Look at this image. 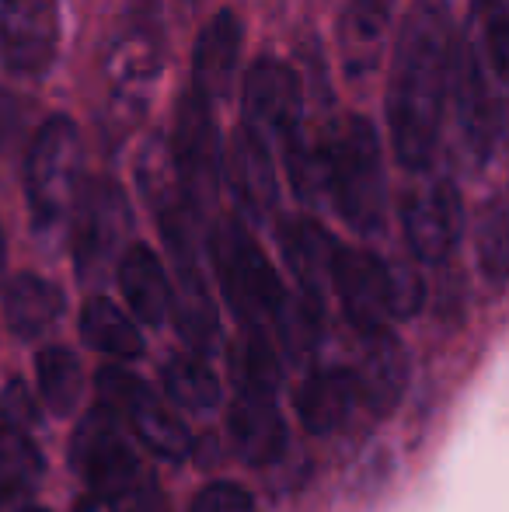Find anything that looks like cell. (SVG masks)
Segmentation results:
<instances>
[{
    "instance_id": "1",
    "label": "cell",
    "mask_w": 509,
    "mask_h": 512,
    "mask_svg": "<svg viewBox=\"0 0 509 512\" xmlns=\"http://www.w3.org/2000/svg\"><path fill=\"white\" fill-rule=\"evenodd\" d=\"M454 67V21L443 0H415L394 46L387 122L401 168L422 171L436 150Z\"/></svg>"
},
{
    "instance_id": "2",
    "label": "cell",
    "mask_w": 509,
    "mask_h": 512,
    "mask_svg": "<svg viewBox=\"0 0 509 512\" xmlns=\"http://www.w3.org/2000/svg\"><path fill=\"white\" fill-rule=\"evenodd\" d=\"M245 126L255 129L265 143L283 147L297 196L314 199L325 189L321 154L304 140V95L300 81L286 63L258 60L245 81Z\"/></svg>"
},
{
    "instance_id": "3",
    "label": "cell",
    "mask_w": 509,
    "mask_h": 512,
    "mask_svg": "<svg viewBox=\"0 0 509 512\" xmlns=\"http://www.w3.org/2000/svg\"><path fill=\"white\" fill-rule=\"evenodd\" d=\"M74 471L109 512H157V485L123 436V418L98 401L81 418L70 446Z\"/></svg>"
},
{
    "instance_id": "4",
    "label": "cell",
    "mask_w": 509,
    "mask_h": 512,
    "mask_svg": "<svg viewBox=\"0 0 509 512\" xmlns=\"http://www.w3.org/2000/svg\"><path fill=\"white\" fill-rule=\"evenodd\" d=\"M325 189L339 216L356 234H377L384 223V168L381 143L363 115H349L321 154Z\"/></svg>"
},
{
    "instance_id": "5",
    "label": "cell",
    "mask_w": 509,
    "mask_h": 512,
    "mask_svg": "<svg viewBox=\"0 0 509 512\" xmlns=\"http://www.w3.org/2000/svg\"><path fill=\"white\" fill-rule=\"evenodd\" d=\"M81 133L74 119L53 115L35 133L25 161V199L32 227L39 234H56L77 206L81 189Z\"/></svg>"
},
{
    "instance_id": "6",
    "label": "cell",
    "mask_w": 509,
    "mask_h": 512,
    "mask_svg": "<svg viewBox=\"0 0 509 512\" xmlns=\"http://www.w3.org/2000/svg\"><path fill=\"white\" fill-rule=\"evenodd\" d=\"M210 258L213 269H217L220 290L227 297V307L238 314L245 328L258 331L265 321L279 324L290 300H286V290L279 283L276 269L269 265V258L262 255V248L238 220H220L213 227Z\"/></svg>"
},
{
    "instance_id": "7",
    "label": "cell",
    "mask_w": 509,
    "mask_h": 512,
    "mask_svg": "<svg viewBox=\"0 0 509 512\" xmlns=\"http://www.w3.org/2000/svg\"><path fill=\"white\" fill-rule=\"evenodd\" d=\"M98 401L116 411L154 457L178 464L192 453V432L182 422V415L171 411L140 377L126 373L123 366H105L98 373Z\"/></svg>"
},
{
    "instance_id": "8",
    "label": "cell",
    "mask_w": 509,
    "mask_h": 512,
    "mask_svg": "<svg viewBox=\"0 0 509 512\" xmlns=\"http://www.w3.org/2000/svg\"><path fill=\"white\" fill-rule=\"evenodd\" d=\"M457 143L461 157L471 168H482L496 150L499 136L506 133L509 91L468 49H457Z\"/></svg>"
},
{
    "instance_id": "9",
    "label": "cell",
    "mask_w": 509,
    "mask_h": 512,
    "mask_svg": "<svg viewBox=\"0 0 509 512\" xmlns=\"http://www.w3.org/2000/svg\"><path fill=\"white\" fill-rule=\"evenodd\" d=\"M171 164H175L185 203L196 209V216H203V209L217 196L220 140H217V126H213V115H210V98H203L196 88L178 98Z\"/></svg>"
},
{
    "instance_id": "10",
    "label": "cell",
    "mask_w": 509,
    "mask_h": 512,
    "mask_svg": "<svg viewBox=\"0 0 509 512\" xmlns=\"http://www.w3.org/2000/svg\"><path fill=\"white\" fill-rule=\"evenodd\" d=\"M60 49L56 0H0V60L18 77H42Z\"/></svg>"
},
{
    "instance_id": "11",
    "label": "cell",
    "mask_w": 509,
    "mask_h": 512,
    "mask_svg": "<svg viewBox=\"0 0 509 512\" xmlns=\"http://www.w3.org/2000/svg\"><path fill=\"white\" fill-rule=\"evenodd\" d=\"M129 234V203L112 178H95L77 196L74 223V262L84 279L98 276L116 258Z\"/></svg>"
},
{
    "instance_id": "12",
    "label": "cell",
    "mask_w": 509,
    "mask_h": 512,
    "mask_svg": "<svg viewBox=\"0 0 509 512\" xmlns=\"http://www.w3.org/2000/svg\"><path fill=\"white\" fill-rule=\"evenodd\" d=\"M332 286L349 324L360 335L387 331L391 321V265L381 262L374 251L339 248L332 262Z\"/></svg>"
},
{
    "instance_id": "13",
    "label": "cell",
    "mask_w": 509,
    "mask_h": 512,
    "mask_svg": "<svg viewBox=\"0 0 509 512\" xmlns=\"http://www.w3.org/2000/svg\"><path fill=\"white\" fill-rule=\"evenodd\" d=\"M401 223H405L408 248L415 251V258L429 265L447 262L454 255L457 241H461L464 227L457 185L450 178H436V182L415 189L401 206Z\"/></svg>"
},
{
    "instance_id": "14",
    "label": "cell",
    "mask_w": 509,
    "mask_h": 512,
    "mask_svg": "<svg viewBox=\"0 0 509 512\" xmlns=\"http://www.w3.org/2000/svg\"><path fill=\"white\" fill-rule=\"evenodd\" d=\"M227 432H231L234 453L248 467H272L286 457L290 429L276 398L265 391H238L231 411H227Z\"/></svg>"
},
{
    "instance_id": "15",
    "label": "cell",
    "mask_w": 509,
    "mask_h": 512,
    "mask_svg": "<svg viewBox=\"0 0 509 512\" xmlns=\"http://www.w3.org/2000/svg\"><path fill=\"white\" fill-rule=\"evenodd\" d=\"M161 70V35L147 18H136L116 39L109 53V81L116 105L126 112H143L150 88Z\"/></svg>"
},
{
    "instance_id": "16",
    "label": "cell",
    "mask_w": 509,
    "mask_h": 512,
    "mask_svg": "<svg viewBox=\"0 0 509 512\" xmlns=\"http://www.w3.org/2000/svg\"><path fill=\"white\" fill-rule=\"evenodd\" d=\"M227 185H231L238 206L252 220H265L276 206V171L265 150V140L255 129H238L227 150Z\"/></svg>"
},
{
    "instance_id": "17",
    "label": "cell",
    "mask_w": 509,
    "mask_h": 512,
    "mask_svg": "<svg viewBox=\"0 0 509 512\" xmlns=\"http://www.w3.org/2000/svg\"><path fill=\"white\" fill-rule=\"evenodd\" d=\"M360 401L356 373L346 366H318L297 387V418L311 436H328L349 418Z\"/></svg>"
},
{
    "instance_id": "18",
    "label": "cell",
    "mask_w": 509,
    "mask_h": 512,
    "mask_svg": "<svg viewBox=\"0 0 509 512\" xmlns=\"http://www.w3.org/2000/svg\"><path fill=\"white\" fill-rule=\"evenodd\" d=\"M398 0H349L339 18V49L346 77L363 81L381 63V49Z\"/></svg>"
},
{
    "instance_id": "19",
    "label": "cell",
    "mask_w": 509,
    "mask_h": 512,
    "mask_svg": "<svg viewBox=\"0 0 509 512\" xmlns=\"http://www.w3.org/2000/svg\"><path fill=\"white\" fill-rule=\"evenodd\" d=\"M367 338V349H363L360 370H356V391L360 401L367 405L370 415H391L394 405L401 401L408 384V359L401 342L391 331H377Z\"/></svg>"
},
{
    "instance_id": "20",
    "label": "cell",
    "mask_w": 509,
    "mask_h": 512,
    "mask_svg": "<svg viewBox=\"0 0 509 512\" xmlns=\"http://www.w3.org/2000/svg\"><path fill=\"white\" fill-rule=\"evenodd\" d=\"M241 56V21L234 11H217L199 32L192 60V88L203 98H224Z\"/></svg>"
},
{
    "instance_id": "21",
    "label": "cell",
    "mask_w": 509,
    "mask_h": 512,
    "mask_svg": "<svg viewBox=\"0 0 509 512\" xmlns=\"http://www.w3.org/2000/svg\"><path fill=\"white\" fill-rule=\"evenodd\" d=\"M119 290H123L129 310L150 328H161L168 321L175 297H171L168 272H164L161 258L147 248V244H133L119 262Z\"/></svg>"
},
{
    "instance_id": "22",
    "label": "cell",
    "mask_w": 509,
    "mask_h": 512,
    "mask_svg": "<svg viewBox=\"0 0 509 512\" xmlns=\"http://www.w3.org/2000/svg\"><path fill=\"white\" fill-rule=\"evenodd\" d=\"M279 244L304 297L321 300L325 283H332V262L339 251L335 237L314 220H290L279 227Z\"/></svg>"
},
{
    "instance_id": "23",
    "label": "cell",
    "mask_w": 509,
    "mask_h": 512,
    "mask_svg": "<svg viewBox=\"0 0 509 512\" xmlns=\"http://www.w3.org/2000/svg\"><path fill=\"white\" fill-rule=\"evenodd\" d=\"M63 307H67V300H63L60 286L42 276H32V272L14 276L4 290V321L25 342L46 335L63 317Z\"/></svg>"
},
{
    "instance_id": "24",
    "label": "cell",
    "mask_w": 509,
    "mask_h": 512,
    "mask_svg": "<svg viewBox=\"0 0 509 512\" xmlns=\"http://www.w3.org/2000/svg\"><path fill=\"white\" fill-rule=\"evenodd\" d=\"M461 46L509 91V0H475Z\"/></svg>"
},
{
    "instance_id": "25",
    "label": "cell",
    "mask_w": 509,
    "mask_h": 512,
    "mask_svg": "<svg viewBox=\"0 0 509 512\" xmlns=\"http://www.w3.org/2000/svg\"><path fill=\"white\" fill-rule=\"evenodd\" d=\"M81 338L95 352L112 359L143 356V335L109 297H91L81 307Z\"/></svg>"
},
{
    "instance_id": "26",
    "label": "cell",
    "mask_w": 509,
    "mask_h": 512,
    "mask_svg": "<svg viewBox=\"0 0 509 512\" xmlns=\"http://www.w3.org/2000/svg\"><path fill=\"white\" fill-rule=\"evenodd\" d=\"M46 474L39 446L18 425L0 411V495H32Z\"/></svg>"
},
{
    "instance_id": "27",
    "label": "cell",
    "mask_w": 509,
    "mask_h": 512,
    "mask_svg": "<svg viewBox=\"0 0 509 512\" xmlns=\"http://www.w3.org/2000/svg\"><path fill=\"white\" fill-rule=\"evenodd\" d=\"M161 387L171 405L182 408L185 415H210L224 398L220 380L196 356H171L161 370Z\"/></svg>"
},
{
    "instance_id": "28",
    "label": "cell",
    "mask_w": 509,
    "mask_h": 512,
    "mask_svg": "<svg viewBox=\"0 0 509 512\" xmlns=\"http://www.w3.org/2000/svg\"><path fill=\"white\" fill-rule=\"evenodd\" d=\"M35 377H39L42 401H46V408L56 418L74 415L84 391V370L74 349H67V345H46L35 356Z\"/></svg>"
},
{
    "instance_id": "29",
    "label": "cell",
    "mask_w": 509,
    "mask_h": 512,
    "mask_svg": "<svg viewBox=\"0 0 509 512\" xmlns=\"http://www.w3.org/2000/svg\"><path fill=\"white\" fill-rule=\"evenodd\" d=\"M478 269L485 283L506 286L509 283V209L503 203H489L478 220Z\"/></svg>"
},
{
    "instance_id": "30",
    "label": "cell",
    "mask_w": 509,
    "mask_h": 512,
    "mask_svg": "<svg viewBox=\"0 0 509 512\" xmlns=\"http://www.w3.org/2000/svg\"><path fill=\"white\" fill-rule=\"evenodd\" d=\"M178 331L196 352H210L217 342V314H213L210 293H206L203 279H192V283H178Z\"/></svg>"
},
{
    "instance_id": "31",
    "label": "cell",
    "mask_w": 509,
    "mask_h": 512,
    "mask_svg": "<svg viewBox=\"0 0 509 512\" xmlns=\"http://www.w3.org/2000/svg\"><path fill=\"white\" fill-rule=\"evenodd\" d=\"M231 370L238 377V391H265L272 394L279 384V359L269 349L265 335L248 328V338L241 342V349L234 352Z\"/></svg>"
},
{
    "instance_id": "32",
    "label": "cell",
    "mask_w": 509,
    "mask_h": 512,
    "mask_svg": "<svg viewBox=\"0 0 509 512\" xmlns=\"http://www.w3.org/2000/svg\"><path fill=\"white\" fill-rule=\"evenodd\" d=\"M189 512H255V499L238 481H210L196 492Z\"/></svg>"
},
{
    "instance_id": "33",
    "label": "cell",
    "mask_w": 509,
    "mask_h": 512,
    "mask_svg": "<svg viewBox=\"0 0 509 512\" xmlns=\"http://www.w3.org/2000/svg\"><path fill=\"white\" fill-rule=\"evenodd\" d=\"M426 300V286L412 269H391V317H412Z\"/></svg>"
},
{
    "instance_id": "34",
    "label": "cell",
    "mask_w": 509,
    "mask_h": 512,
    "mask_svg": "<svg viewBox=\"0 0 509 512\" xmlns=\"http://www.w3.org/2000/svg\"><path fill=\"white\" fill-rule=\"evenodd\" d=\"M21 122H25V108L7 88H0V157L18 143L21 136Z\"/></svg>"
},
{
    "instance_id": "35",
    "label": "cell",
    "mask_w": 509,
    "mask_h": 512,
    "mask_svg": "<svg viewBox=\"0 0 509 512\" xmlns=\"http://www.w3.org/2000/svg\"><path fill=\"white\" fill-rule=\"evenodd\" d=\"M0 411H4L7 418H14L18 425H25V422H35V408H32V398H28V391L25 387L14 380L11 387L4 391V401H0Z\"/></svg>"
},
{
    "instance_id": "36",
    "label": "cell",
    "mask_w": 509,
    "mask_h": 512,
    "mask_svg": "<svg viewBox=\"0 0 509 512\" xmlns=\"http://www.w3.org/2000/svg\"><path fill=\"white\" fill-rule=\"evenodd\" d=\"M0 512H49L32 495H0Z\"/></svg>"
},
{
    "instance_id": "37",
    "label": "cell",
    "mask_w": 509,
    "mask_h": 512,
    "mask_svg": "<svg viewBox=\"0 0 509 512\" xmlns=\"http://www.w3.org/2000/svg\"><path fill=\"white\" fill-rule=\"evenodd\" d=\"M4 265H7V244H4V230H0V276H4Z\"/></svg>"
},
{
    "instance_id": "38",
    "label": "cell",
    "mask_w": 509,
    "mask_h": 512,
    "mask_svg": "<svg viewBox=\"0 0 509 512\" xmlns=\"http://www.w3.org/2000/svg\"><path fill=\"white\" fill-rule=\"evenodd\" d=\"M81 512H109V509H105V506H102V502H98V499H91L88 506H84Z\"/></svg>"
}]
</instances>
